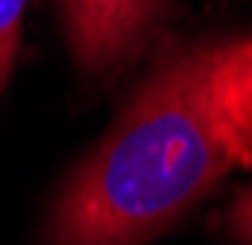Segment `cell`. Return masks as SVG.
<instances>
[{
    "label": "cell",
    "instance_id": "obj_3",
    "mask_svg": "<svg viewBox=\"0 0 252 245\" xmlns=\"http://www.w3.org/2000/svg\"><path fill=\"white\" fill-rule=\"evenodd\" d=\"M24 3L28 0H0V85L7 82V72L14 65V55H17Z\"/></svg>",
    "mask_w": 252,
    "mask_h": 245
},
{
    "label": "cell",
    "instance_id": "obj_4",
    "mask_svg": "<svg viewBox=\"0 0 252 245\" xmlns=\"http://www.w3.org/2000/svg\"><path fill=\"white\" fill-rule=\"evenodd\" d=\"M228 232H232V239L252 245V187L235 201V208H232V214H228Z\"/></svg>",
    "mask_w": 252,
    "mask_h": 245
},
{
    "label": "cell",
    "instance_id": "obj_1",
    "mask_svg": "<svg viewBox=\"0 0 252 245\" xmlns=\"http://www.w3.org/2000/svg\"><path fill=\"white\" fill-rule=\"evenodd\" d=\"M252 167V34L170 55L58 194L48 245H140Z\"/></svg>",
    "mask_w": 252,
    "mask_h": 245
},
{
    "label": "cell",
    "instance_id": "obj_2",
    "mask_svg": "<svg viewBox=\"0 0 252 245\" xmlns=\"http://www.w3.org/2000/svg\"><path fill=\"white\" fill-rule=\"evenodd\" d=\"M167 0H62L65 34L75 61L92 75H109L147 41Z\"/></svg>",
    "mask_w": 252,
    "mask_h": 245
}]
</instances>
